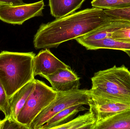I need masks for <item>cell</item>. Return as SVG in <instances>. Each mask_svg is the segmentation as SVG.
<instances>
[{
    "mask_svg": "<svg viewBox=\"0 0 130 129\" xmlns=\"http://www.w3.org/2000/svg\"><path fill=\"white\" fill-rule=\"evenodd\" d=\"M97 121L94 113L89 110L88 112L79 115L64 124L55 129H94Z\"/></svg>",
    "mask_w": 130,
    "mask_h": 129,
    "instance_id": "16",
    "label": "cell"
},
{
    "mask_svg": "<svg viewBox=\"0 0 130 129\" xmlns=\"http://www.w3.org/2000/svg\"><path fill=\"white\" fill-rule=\"evenodd\" d=\"M33 52H0V83L8 99L20 89L35 79Z\"/></svg>",
    "mask_w": 130,
    "mask_h": 129,
    "instance_id": "2",
    "label": "cell"
},
{
    "mask_svg": "<svg viewBox=\"0 0 130 129\" xmlns=\"http://www.w3.org/2000/svg\"><path fill=\"white\" fill-rule=\"evenodd\" d=\"M76 41L88 50L99 49H110L124 51L130 50V43L117 41L111 37L94 41H85L79 38L75 39Z\"/></svg>",
    "mask_w": 130,
    "mask_h": 129,
    "instance_id": "10",
    "label": "cell"
},
{
    "mask_svg": "<svg viewBox=\"0 0 130 129\" xmlns=\"http://www.w3.org/2000/svg\"><path fill=\"white\" fill-rule=\"evenodd\" d=\"M85 0H49L50 13L59 19L75 12Z\"/></svg>",
    "mask_w": 130,
    "mask_h": 129,
    "instance_id": "11",
    "label": "cell"
},
{
    "mask_svg": "<svg viewBox=\"0 0 130 129\" xmlns=\"http://www.w3.org/2000/svg\"><path fill=\"white\" fill-rule=\"evenodd\" d=\"M130 129V107L96 123L94 129Z\"/></svg>",
    "mask_w": 130,
    "mask_h": 129,
    "instance_id": "13",
    "label": "cell"
},
{
    "mask_svg": "<svg viewBox=\"0 0 130 129\" xmlns=\"http://www.w3.org/2000/svg\"><path fill=\"white\" fill-rule=\"evenodd\" d=\"M124 51L129 56L130 58V50H125Z\"/></svg>",
    "mask_w": 130,
    "mask_h": 129,
    "instance_id": "23",
    "label": "cell"
},
{
    "mask_svg": "<svg viewBox=\"0 0 130 129\" xmlns=\"http://www.w3.org/2000/svg\"><path fill=\"white\" fill-rule=\"evenodd\" d=\"M129 25L130 22L114 19L91 33L78 38L85 41H94L111 37V34L116 30Z\"/></svg>",
    "mask_w": 130,
    "mask_h": 129,
    "instance_id": "12",
    "label": "cell"
},
{
    "mask_svg": "<svg viewBox=\"0 0 130 129\" xmlns=\"http://www.w3.org/2000/svg\"><path fill=\"white\" fill-rule=\"evenodd\" d=\"M57 92L69 91L79 89L80 78L71 68L58 69L52 74L45 76Z\"/></svg>",
    "mask_w": 130,
    "mask_h": 129,
    "instance_id": "9",
    "label": "cell"
},
{
    "mask_svg": "<svg viewBox=\"0 0 130 129\" xmlns=\"http://www.w3.org/2000/svg\"><path fill=\"white\" fill-rule=\"evenodd\" d=\"M83 105H73L67 108L49 120L40 129H55L73 119L79 112L87 110Z\"/></svg>",
    "mask_w": 130,
    "mask_h": 129,
    "instance_id": "15",
    "label": "cell"
},
{
    "mask_svg": "<svg viewBox=\"0 0 130 129\" xmlns=\"http://www.w3.org/2000/svg\"><path fill=\"white\" fill-rule=\"evenodd\" d=\"M35 80L34 79L20 89L9 99L11 116L16 120L34 88Z\"/></svg>",
    "mask_w": 130,
    "mask_h": 129,
    "instance_id": "14",
    "label": "cell"
},
{
    "mask_svg": "<svg viewBox=\"0 0 130 129\" xmlns=\"http://www.w3.org/2000/svg\"><path fill=\"white\" fill-rule=\"evenodd\" d=\"M18 116L17 121L29 129L34 120L56 98L57 92L38 80Z\"/></svg>",
    "mask_w": 130,
    "mask_h": 129,
    "instance_id": "4",
    "label": "cell"
},
{
    "mask_svg": "<svg viewBox=\"0 0 130 129\" xmlns=\"http://www.w3.org/2000/svg\"><path fill=\"white\" fill-rule=\"evenodd\" d=\"M71 68L54 55L48 48L40 51L34 60V77L39 75L43 78L55 72L58 69Z\"/></svg>",
    "mask_w": 130,
    "mask_h": 129,
    "instance_id": "8",
    "label": "cell"
},
{
    "mask_svg": "<svg viewBox=\"0 0 130 129\" xmlns=\"http://www.w3.org/2000/svg\"><path fill=\"white\" fill-rule=\"evenodd\" d=\"M24 4L23 0H0V6H16Z\"/></svg>",
    "mask_w": 130,
    "mask_h": 129,
    "instance_id": "22",
    "label": "cell"
},
{
    "mask_svg": "<svg viewBox=\"0 0 130 129\" xmlns=\"http://www.w3.org/2000/svg\"><path fill=\"white\" fill-rule=\"evenodd\" d=\"M91 4L93 7L103 10L130 7V0H93Z\"/></svg>",
    "mask_w": 130,
    "mask_h": 129,
    "instance_id": "17",
    "label": "cell"
},
{
    "mask_svg": "<svg viewBox=\"0 0 130 129\" xmlns=\"http://www.w3.org/2000/svg\"><path fill=\"white\" fill-rule=\"evenodd\" d=\"M105 13L115 19L130 22V7L104 10Z\"/></svg>",
    "mask_w": 130,
    "mask_h": 129,
    "instance_id": "18",
    "label": "cell"
},
{
    "mask_svg": "<svg viewBox=\"0 0 130 129\" xmlns=\"http://www.w3.org/2000/svg\"><path fill=\"white\" fill-rule=\"evenodd\" d=\"M23 129L26 127L14 119L12 117H5L0 120V129Z\"/></svg>",
    "mask_w": 130,
    "mask_h": 129,
    "instance_id": "21",
    "label": "cell"
},
{
    "mask_svg": "<svg viewBox=\"0 0 130 129\" xmlns=\"http://www.w3.org/2000/svg\"><path fill=\"white\" fill-rule=\"evenodd\" d=\"M43 0L16 6H0V20L13 25H22L34 17L43 16Z\"/></svg>",
    "mask_w": 130,
    "mask_h": 129,
    "instance_id": "6",
    "label": "cell"
},
{
    "mask_svg": "<svg viewBox=\"0 0 130 129\" xmlns=\"http://www.w3.org/2000/svg\"><path fill=\"white\" fill-rule=\"evenodd\" d=\"M114 19L103 9L92 7L43 23L34 35V48H57L63 42L91 33Z\"/></svg>",
    "mask_w": 130,
    "mask_h": 129,
    "instance_id": "1",
    "label": "cell"
},
{
    "mask_svg": "<svg viewBox=\"0 0 130 129\" xmlns=\"http://www.w3.org/2000/svg\"><path fill=\"white\" fill-rule=\"evenodd\" d=\"M91 94L130 104V71L124 65L95 73Z\"/></svg>",
    "mask_w": 130,
    "mask_h": 129,
    "instance_id": "3",
    "label": "cell"
},
{
    "mask_svg": "<svg viewBox=\"0 0 130 129\" xmlns=\"http://www.w3.org/2000/svg\"><path fill=\"white\" fill-rule=\"evenodd\" d=\"M111 38L117 41L130 43V25L116 30L111 34Z\"/></svg>",
    "mask_w": 130,
    "mask_h": 129,
    "instance_id": "19",
    "label": "cell"
},
{
    "mask_svg": "<svg viewBox=\"0 0 130 129\" xmlns=\"http://www.w3.org/2000/svg\"><path fill=\"white\" fill-rule=\"evenodd\" d=\"M89 93V110L94 114L97 122L130 107V104L127 102L97 96L90 92Z\"/></svg>",
    "mask_w": 130,
    "mask_h": 129,
    "instance_id": "7",
    "label": "cell"
},
{
    "mask_svg": "<svg viewBox=\"0 0 130 129\" xmlns=\"http://www.w3.org/2000/svg\"><path fill=\"white\" fill-rule=\"evenodd\" d=\"M0 111H2L5 117L11 116L9 99L3 86L0 83Z\"/></svg>",
    "mask_w": 130,
    "mask_h": 129,
    "instance_id": "20",
    "label": "cell"
},
{
    "mask_svg": "<svg viewBox=\"0 0 130 129\" xmlns=\"http://www.w3.org/2000/svg\"><path fill=\"white\" fill-rule=\"evenodd\" d=\"M89 97V90L78 89L57 92L55 99L34 120L29 129H40L53 117L70 106L88 105Z\"/></svg>",
    "mask_w": 130,
    "mask_h": 129,
    "instance_id": "5",
    "label": "cell"
}]
</instances>
